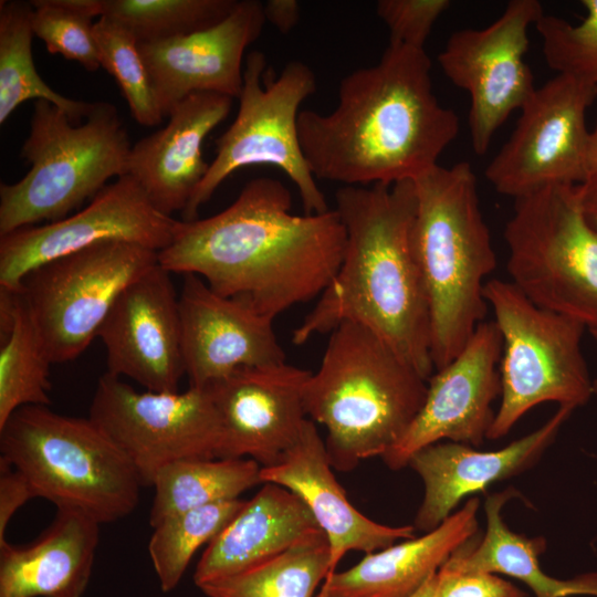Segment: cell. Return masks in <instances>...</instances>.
<instances>
[{
  "mask_svg": "<svg viewBox=\"0 0 597 597\" xmlns=\"http://www.w3.org/2000/svg\"><path fill=\"white\" fill-rule=\"evenodd\" d=\"M411 597H437V573Z\"/></svg>",
  "mask_w": 597,
  "mask_h": 597,
  "instance_id": "42",
  "label": "cell"
},
{
  "mask_svg": "<svg viewBox=\"0 0 597 597\" xmlns=\"http://www.w3.org/2000/svg\"><path fill=\"white\" fill-rule=\"evenodd\" d=\"M176 222L124 175L72 216L0 235V287L18 291L34 268L101 242L126 241L159 252L170 244Z\"/></svg>",
  "mask_w": 597,
  "mask_h": 597,
  "instance_id": "15",
  "label": "cell"
},
{
  "mask_svg": "<svg viewBox=\"0 0 597 597\" xmlns=\"http://www.w3.org/2000/svg\"><path fill=\"white\" fill-rule=\"evenodd\" d=\"M94 39L101 67L116 80L134 119L143 126H156L165 118L137 39L118 23L100 18Z\"/></svg>",
  "mask_w": 597,
  "mask_h": 597,
  "instance_id": "34",
  "label": "cell"
},
{
  "mask_svg": "<svg viewBox=\"0 0 597 597\" xmlns=\"http://www.w3.org/2000/svg\"><path fill=\"white\" fill-rule=\"evenodd\" d=\"M32 14L31 2H0V124L29 100L48 101L81 124L95 103L65 97L41 78L32 56Z\"/></svg>",
  "mask_w": 597,
  "mask_h": 597,
  "instance_id": "30",
  "label": "cell"
},
{
  "mask_svg": "<svg viewBox=\"0 0 597 597\" xmlns=\"http://www.w3.org/2000/svg\"><path fill=\"white\" fill-rule=\"evenodd\" d=\"M543 14L537 0H512L490 25L453 32L438 55L446 76L470 95L471 143L479 156L488 151L499 127L536 88L524 56L528 29Z\"/></svg>",
  "mask_w": 597,
  "mask_h": 597,
  "instance_id": "14",
  "label": "cell"
},
{
  "mask_svg": "<svg viewBox=\"0 0 597 597\" xmlns=\"http://www.w3.org/2000/svg\"><path fill=\"white\" fill-rule=\"evenodd\" d=\"M158 264V252L106 241L31 270L19 292L52 364L76 359L94 338L121 293Z\"/></svg>",
  "mask_w": 597,
  "mask_h": 597,
  "instance_id": "11",
  "label": "cell"
},
{
  "mask_svg": "<svg viewBox=\"0 0 597 597\" xmlns=\"http://www.w3.org/2000/svg\"><path fill=\"white\" fill-rule=\"evenodd\" d=\"M413 181L411 237L429 303L431 359L439 370L484 321L485 279L496 266V255L469 163L437 165Z\"/></svg>",
  "mask_w": 597,
  "mask_h": 597,
  "instance_id": "5",
  "label": "cell"
},
{
  "mask_svg": "<svg viewBox=\"0 0 597 597\" xmlns=\"http://www.w3.org/2000/svg\"><path fill=\"white\" fill-rule=\"evenodd\" d=\"M329 569V543L318 528L284 552L199 588L208 597H316Z\"/></svg>",
  "mask_w": 597,
  "mask_h": 597,
  "instance_id": "29",
  "label": "cell"
},
{
  "mask_svg": "<svg viewBox=\"0 0 597 597\" xmlns=\"http://www.w3.org/2000/svg\"><path fill=\"white\" fill-rule=\"evenodd\" d=\"M514 498H521L514 488L489 494L484 502L486 528L482 540L461 547L440 568L507 575L525 584L535 597H597V570L568 579L542 570L540 556L546 549V540L517 534L503 520L502 510Z\"/></svg>",
  "mask_w": 597,
  "mask_h": 597,
  "instance_id": "27",
  "label": "cell"
},
{
  "mask_svg": "<svg viewBox=\"0 0 597 597\" xmlns=\"http://www.w3.org/2000/svg\"><path fill=\"white\" fill-rule=\"evenodd\" d=\"M124 452L143 486L166 465L218 458L219 417L209 389L138 391L121 377H100L88 416Z\"/></svg>",
  "mask_w": 597,
  "mask_h": 597,
  "instance_id": "12",
  "label": "cell"
},
{
  "mask_svg": "<svg viewBox=\"0 0 597 597\" xmlns=\"http://www.w3.org/2000/svg\"><path fill=\"white\" fill-rule=\"evenodd\" d=\"M335 201L346 232L344 256L329 285L293 332V344L331 333L342 322L359 323L428 380L434 367L428 296L411 237L415 181L343 186Z\"/></svg>",
  "mask_w": 597,
  "mask_h": 597,
  "instance_id": "3",
  "label": "cell"
},
{
  "mask_svg": "<svg viewBox=\"0 0 597 597\" xmlns=\"http://www.w3.org/2000/svg\"><path fill=\"white\" fill-rule=\"evenodd\" d=\"M316 76L302 61L289 62L279 75L259 50L244 62L238 114L216 139V156L186 209L182 220L197 219L219 186L235 170L253 165L281 169L298 190L305 214L329 210L304 157L297 132L301 104L316 91Z\"/></svg>",
  "mask_w": 597,
  "mask_h": 597,
  "instance_id": "9",
  "label": "cell"
},
{
  "mask_svg": "<svg viewBox=\"0 0 597 597\" xmlns=\"http://www.w3.org/2000/svg\"><path fill=\"white\" fill-rule=\"evenodd\" d=\"M98 540L97 522L57 509L49 527L31 543H0V597H81Z\"/></svg>",
  "mask_w": 597,
  "mask_h": 597,
  "instance_id": "25",
  "label": "cell"
},
{
  "mask_svg": "<svg viewBox=\"0 0 597 597\" xmlns=\"http://www.w3.org/2000/svg\"><path fill=\"white\" fill-rule=\"evenodd\" d=\"M261 465L248 458L187 459L172 462L155 476L149 524L209 504L237 500L262 483Z\"/></svg>",
  "mask_w": 597,
  "mask_h": 597,
  "instance_id": "28",
  "label": "cell"
},
{
  "mask_svg": "<svg viewBox=\"0 0 597 597\" xmlns=\"http://www.w3.org/2000/svg\"><path fill=\"white\" fill-rule=\"evenodd\" d=\"M427 383L368 327L338 324L304 396L306 415L327 430L333 469L350 471L395 447L419 413Z\"/></svg>",
  "mask_w": 597,
  "mask_h": 597,
  "instance_id": "4",
  "label": "cell"
},
{
  "mask_svg": "<svg viewBox=\"0 0 597 597\" xmlns=\"http://www.w3.org/2000/svg\"><path fill=\"white\" fill-rule=\"evenodd\" d=\"M587 14L578 24L543 14L535 28L548 66L597 86V0H583Z\"/></svg>",
  "mask_w": 597,
  "mask_h": 597,
  "instance_id": "36",
  "label": "cell"
},
{
  "mask_svg": "<svg viewBox=\"0 0 597 597\" xmlns=\"http://www.w3.org/2000/svg\"><path fill=\"white\" fill-rule=\"evenodd\" d=\"M232 102L217 93H192L170 109L164 128L132 146L127 175L160 212L171 216L186 209L209 169L203 140L227 118Z\"/></svg>",
  "mask_w": 597,
  "mask_h": 597,
  "instance_id": "23",
  "label": "cell"
},
{
  "mask_svg": "<svg viewBox=\"0 0 597 597\" xmlns=\"http://www.w3.org/2000/svg\"><path fill=\"white\" fill-rule=\"evenodd\" d=\"M450 6L449 0H379L376 14L389 30V43L425 49L433 24Z\"/></svg>",
  "mask_w": 597,
  "mask_h": 597,
  "instance_id": "37",
  "label": "cell"
},
{
  "mask_svg": "<svg viewBox=\"0 0 597 597\" xmlns=\"http://www.w3.org/2000/svg\"><path fill=\"white\" fill-rule=\"evenodd\" d=\"M33 498L35 495L25 476L0 459V543L7 541L6 531L12 516Z\"/></svg>",
  "mask_w": 597,
  "mask_h": 597,
  "instance_id": "39",
  "label": "cell"
},
{
  "mask_svg": "<svg viewBox=\"0 0 597 597\" xmlns=\"http://www.w3.org/2000/svg\"><path fill=\"white\" fill-rule=\"evenodd\" d=\"M132 146L111 103H95L75 124L50 102L35 101L20 153L31 168L19 181L0 185V235L67 217L109 179L127 175Z\"/></svg>",
  "mask_w": 597,
  "mask_h": 597,
  "instance_id": "7",
  "label": "cell"
},
{
  "mask_svg": "<svg viewBox=\"0 0 597 597\" xmlns=\"http://www.w3.org/2000/svg\"><path fill=\"white\" fill-rule=\"evenodd\" d=\"M311 374L283 362L242 367L209 385L220 422L218 458L275 464L307 420L304 396Z\"/></svg>",
  "mask_w": 597,
  "mask_h": 597,
  "instance_id": "17",
  "label": "cell"
},
{
  "mask_svg": "<svg viewBox=\"0 0 597 597\" xmlns=\"http://www.w3.org/2000/svg\"><path fill=\"white\" fill-rule=\"evenodd\" d=\"M238 0H101V15L124 27L138 43L188 35L226 19Z\"/></svg>",
  "mask_w": 597,
  "mask_h": 597,
  "instance_id": "32",
  "label": "cell"
},
{
  "mask_svg": "<svg viewBox=\"0 0 597 597\" xmlns=\"http://www.w3.org/2000/svg\"><path fill=\"white\" fill-rule=\"evenodd\" d=\"M265 21L279 32L289 33L298 23L301 8L295 0H269L263 4Z\"/></svg>",
  "mask_w": 597,
  "mask_h": 597,
  "instance_id": "40",
  "label": "cell"
},
{
  "mask_svg": "<svg viewBox=\"0 0 597 597\" xmlns=\"http://www.w3.org/2000/svg\"><path fill=\"white\" fill-rule=\"evenodd\" d=\"M0 454L25 476L35 498L98 524L126 517L139 503L136 469L90 417L21 407L0 427Z\"/></svg>",
  "mask_w": 597,
  "mask_h": 597,
  "instance_id": "6",
  "label": "cell"
},
{
  "mask_svg": "<svg viewBox=\"0 0 597 597\" xmlns=\"http://www.w3.org/2000/svg\"><path fill=\"white\" fill-rule=\"evenodd\" d=\"M502 338L494 321H483L444 367L428 379L425 402L399 442L381 459L391 470L413 453L443 440L480 447L488 438L501 396Z\"/></svg>",
  "mask_w": 597,
  "mask_h": 597,
  "instance_id": "16",
  "label": "cell"
},
{
  "mask_svg": "<svg viewBox=\"0 0 597 597\" xmlns=\"http://www.w3.org/2000/svg\"><path fill=\"white\" fill-rule=\"evenodd\" d=\"M32 29L51 54L80 63L94 72L101 67L94 39V18L101 0H34Z\"/></svg>",
  "mask_w": 597,
  "mask_h": 597,
  "instance_id": "35",
  "label": "cell"
},
{
  "mask_svg": "<svg viewBox=\"0 0 597 597\" xmlns=\"http://www.w3.org/2000/svg\"><path fill=\"white\" fill-rule=\"evenodd\" d=\"M277 179L249 180L237 199L203 219L177 220L158 252L169 273L196 274L214 292L275 318L320 296L336 275L346 232L338 212L297 216Z\"/></svg>",
  "mask_w": 597,
  "mask_h": 597,
  "instance_id": "1",
  "label": "cell"
},
{
  "mask_svg": "<svg viewBox=\"0 0 597 597\" xmlns=\"http://www.w3.org/2000/svg\"><path fill=\"white\" fill-rule=\"evenodd\" d=\"M584 206L589 222L597 230V199L584 202Z\"/></svg>",
  "mask_w": 597,
  "mask_h": 597,
  "instance_id": "43",
  "label": "cell"
},
{
  "mask_svg": "<svg viewBox=\"0 0 597 597\" xmlns=\"http://www.w3.org/2000/svg\"><path fill=\"white\" fill-rule=\"evenodd\" d=\"M179 296L181 349L189 387L206 388L242 367L285 362L273 318L184 274Z\"/></svg>",
  "mask_w": 597,
  "mask_h": 597,
  "instance_id": "19",
  "label": "cell"
},
{
  "mask_svg": "<svg viewBox=\"0 0 597 597\" xmlns=\"http://www.w3.org/2000/svg\"><path fill=\"white\" fill-rule=\"evenodd\" d=\"M332 469L325 441L315 422L307 419L296 442L275 464L260 472L262 483L279 484L301 498L325 533L331 549L325 580L348 551L368 554L416 537L413 525L388 526L362 514L348 501Z\"/></svg>",
  "mask_w": 597,
  "mask_h": 597,
  "instance_id": "22",
  "label": "cell"
},
{
  "mask_svg": "<svg viewBox=\"0 0 597 597\" xmlns=\"http://www.w3.org/2000/svg\"><path fill=\"white\" fill-rule=\"evenodd\" d=\"M575 409L559 406L538 429L504 448L481 451L458 442H437L413 453L408 465L425 485L415 528L423 533L438 527L465 498L494 482L516 476L535 465L554 442Z\"/></svg>",
  "mask_w": 597,
  "mask_h": 597,
  "instance_id": "21",
  "label": "cell"
},
{
  "mask_svg": "<svg viewBox=\"0 0 597 597\" xmlns=\"http://www.w3.org/2000/svg\"><path fill=\"white\" fill-rule=\"evenodd\" d=\"M596 96V85L565 74L535 88L485 169L495 190L516 199L549 186L583 184L586 112Z\"/></svg>",
  "mask_w": 597,
  "mask_h": 597,
  "instance_id": "13",
  "label": "cell"
},
{
  "mask_svg": "<svg viewBox=\"0 0 597 597\" xmlns=\"http://www.w3.org/2000/svg\"><path fill=\"white\" fill-rule=\"evenodd\" d=\"M263 4L238 1L221 22L175 39L138 43L164 117L192 93L210 92L239 98L243 53L265 24Z\"/></svg>",
  "mask_w": 597,
  "mask_h": 597,
  "instance_id": "20",
  "label": "cell"
},
{
  "mask_svg": "<svg viewBox=\"0 0 597 597\" xmlns=\"http://www.w3.org/2000/svg\"><path fill=\"white\" fill-rule=\"evenodd\" d=\"M595 341L597 342V331L590 332Z\"/></svg>",
  "mask_w": 597,
  "mask_h": 597,
  "instance_id": "45",
  "label": "cell"
},
{
  "mask_svg": "<svg viewBox=\"0 0 597 597\" xmlns=\"http://www.w3.org/2000/svg\"><path fill=\"white\" fill-rule=\"evenodd\" d=\"M437 597H527V594L493 573H455L439 568Z\"/></svg>",
  "mask_w": 597,
  "mask_h": 597,
  "instance_id": "38",
  "label": "cell"
},
{
  "mask_svg": "<svg viewBox=\"0 0 597 597\" xmlns=\"http://www.w3.org/2000/svg\"><path fill=\"white\" fill-rule=\"evenodd\" d=\"M511 283L535 305L597 331V230L579 185L515 199L504 230Z\"/></svg>",
  "mask_w": 597,
  "mask_h": 597,
  "instance_id": "8",
  "label": "cell"
},
{
  "mask_svg": "<svg viewBox=\"0 0 597 597\" xmlns=\"http://www.w3.org/2000/svg\"><path fill=\"white\" fill-rule=\"evenodd\" d=\"M579 188L584 202L597 199V123L594 130L589 132L585 156V179Z\"/></svg>",
  "mask_w": 597,
  "mask_h": 597,
  "instance_id": "41",
  "label": "cell"
},
{
  "mask_svg": "<svg viewBox=\"0 0 597 597\" xmlns=\"http://www.w3.org/2000/svg\"><path fill=\"white\" fill-rule=\"evenodd\" d=\"M594 395L597 396V379L594 380Z\"/></svg>",
  "mask_w": 597,
  "mask_h": 597,
  "instance_id": "44",
  "label": "cell"
},
{
  "mask_svg": "<svg viewBox=\"0 0 597 597\" xmlns=\"http://www.w3.org/2000/svg\"><path fill=\"white\" fill-rule=\"evenodd\" d=\"M480 500L469 498L434 530L368 553L325 580L316 597H411L479 528Z\"/></svg>",
  "mask_w": 597,
  "mask_h": 597,
  "instance_id": "24",
  "label": "cell"
},
{
  "mask_svg": "<svg viewBox=\"0 0 597 597\" xmlns=\"http://www.w3.org/2000/svg\"><path fill=\"white\" fill-rule=\"evenodd\" d=\"M51 364L19 292L12 328L0 339V427L21 407L51 404Z\"/></svg>",
  "mask_w": 597,
  "mask_h": 597,
  "instance_id": "31",
  "label": "cell"
},
{
  "mask_svg": "<svg viewBox=\"0 0 597 597\" xmlns=\"http://www.w3.org/2000/svg\"><path fill=\"white\" fill-rule=\"evenodd\" d=\"M430 70L425 49L389 43L376 64L343 77L331 113L301 111L298 138L313 176L391 185L436 167L459 118L439 103Z\"/></svg>",
  "mask_w": 597,
  "mask_h": 597,
  "instance_id": "2",
  "label": "cell"
},
{
  "mask_svg": "<svg viewBox=\"0 0 597 597\" xmlns=\"http://www.w3.org/2000/svg\"><path fill=\"white\" fill-rule=\"evenodd\" d=\"M262 484L207 544L193 574L197 587L255 566L320 528L295 493L275 483Z\"/></svg>",
  "mask_w": 597,
  "mask_h": 597,
  "instance_id": "26",
  "label": "cell"
},
{
  "mask_svg": "<svg viewBox=\"0 0 597 597\" xmlns=\"http://www.w3.org/2000/svg\"><path fill=\"white\" fill-rule=\"evenodd\" d=\"M244 503L237 499L209 504L168 517L153 527L148 554L164 593L177 587L195 553L210 543Z\"/></svg>",
  "mask_w": 597,
  "mask_h": 597,
  "instance_id": "33",
  "label": "cell"
},
{
  "mask_svg": "<svg viewBox=\"0 0 597 597\" xmlns=\"http://www.w3.org/2000/svg\"><path fill=\"white\" fill-rule=\"evenodd\" d=\"M484 298L502 338L501 401L486 439L506 436L541 404L584 406L594 395L580 347L586 327L535 305L515 285L500 279L485 283Z\"/></svg>",
  "mask_w": 597,
  "mask_h": 597,
  "instance_id": "10",
  "label": "cell"
},
{
  "mask_svg": "<svg viewBox=\"0 0 597 597\" xmlns=\"http://www.w3.org/2000/svg\"><path fill=\"white\" fill-rule=\"evenodd\" d=\"M168 271L158 264L118 296L98 337L108 374L128 377L150 391H178L186 375L179 296Z\"/></svg>",
  "mask_w": 597,
  "mask_h": 597,
  "instance_id": "18",
  "label": "cell"
}]
</instances>
